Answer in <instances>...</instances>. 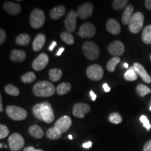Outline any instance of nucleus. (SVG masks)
Returning <instances> with one entry per match:
<instances>
[{
  "mask_svg": "<svg viewBox=\"0 0 151 151\" xmlns=\"http://www.w3.org/2000/svg\"><path fill=\"white\" fill-rule=\"evenodd\" d=\"M32 112L36 118L47 123H51L55 119L54 111L52 106L47 101L36 104L33 107Z\"/></svg>",
  "mask_w": 151,
  "mask_h": 151,
  "instance_id": "1",
  "label": "nucleus"
},
{
  "mask_svg": "<svg viewBox=\"0 0 151 151\" xmlns=\"http://www.w3.org/2000/svg\"><path fill=\"white\" fill-rule=\"evenodd\" d=\"M55 92V86L50 82L41 81L36 83L33 87V93L37 97H51Z\"/></svg>",
  "mask_w": 151,
  "mask_h": 151,
  "instance_id": "2",
  "label": "nucleus"
},
{
  "mask_svg": "<svg viewBox=\"0 0 151 151\" xmlns=\"http://www.w3.org/2000/svg\"><path fill=\"white\" fill-rule=\"evenodd\" d=\"M82 50L86 58L89 60H96L99 56V48L92 41H86L83 44Z\"/></svg>",
  "mask_w": 151,
  "mask_h": 151,
  "instance_id": "3",
  "label": "nucleus"
},
{
  "mask_svg": "<svg viewBox=\"0 0 151 151\" xmlns=\"http://www.w3.org/2000/svg\"><path fill=\"white\" fill-rule=\"evenodd\" d=\"M46 17L43 11L41 9H36L32 11L29 16V23L34 29L41 28L45 23Z\"/></svg>",
  "mask_w": 151,
  "mask_h": 151,
  "instance_id": "4",
  "label": "nucleus"
},
{
  "mask_svg": "<svg viewBox=\"0 0 151 151\" xmlns=\"http://www.w3.org/2000/svg\"><path fill=\"white\" fill-rule=\"evenodd\" d=\"M9 118L16 121H21L27 118V113L24 109L16 106H9L6 109Z\"/></svg>",
  "mask_w": 151,
  "mask_h": 151,
  "instance_id": "5",
  "label": "nucleus"
},
{
  "mask_svg": "<svg viewBox=\"0 0 151 151\" xmlns=\"http://www.w3.org/2000/svg\"><path fill=\"white\" fill-rule=\"evenodd\" d=\"M143 22H144V16L142 13L137 12L134 14L128 24L129 31L133 34L139 33L143 28Z\"/></svg>",
  "mask_w": 151,
  "mask_h": 151,
  "instance_id": "6",
  "label": "nucleus"
},
{
  "mask_svg": "<svg viewBox=\"0 0 151 151\" xmlns=\"http://www.w3.org/2000/svg\"><path fill=\"white\" fill-rule=\"evenodd\" d=\"M9 146L11 151H20L24 147V140L22 135L14 133L9 138Z\"/></svg>",
  "mask_w": 151,
  "mask_h": 151,
  "instance_id": "7",
  "label": "nucleus"
},
{
  "mask_svg": "<svg viewBox=\"0 0 151 151\" xmlns=\"http://www.w3.org/2000/svg\"><path fill=\"white\" fill-rule=\"evenodd\" d=\"M86 74L90 80L99 81L104 76V69L99 65H92L87 69Z\"/></svg>",
  "mask_w": 151,
  "mask_h": 151,
  "instance_id": "8",
  "label": "nucleus"
},
{
  "mask_svg": "<svg viewBox=\"0 0 151 151\" xmlns=\"http://www.w3.org/2000/svg\"><path fill=\"white\" fill-rule=\"evenodd\" d=\"M96 27L90 22L83 24L79 28L78 35L81 38H91L96 35Z\"/></svg>",
  "mask_w": 151,
  "mask_h": 151,
  "instance_id": "9",
  "label": "nucleus"
},
{
  "mask_svg": "<svg viewBox=\"0 0 151 151\" xmlns=\"http://www.w3.org/2000/svg\"><path fill=\"white\" fill-rule=\"evenodd\" d=\"M78 14L74 11H70L66 16L65 20V25L68 32H73L76 27V20Z\"/></svg>",
  "mask_w": 151,
  "mask_h": 151,
  "instance_id": "10",
  "label": "nucleus"
},
{
  "mask_svg": "<svg viewBox=\"0 0 151 151\" xmlns=\"http://www.w3.org/2000/svg\"><path fill=\"white\" fill-rule=\"evenodd\" d=\"M49 58L48 55L44 53H41L32 62V68L35 71H41L44 69L48 64Z\"/></svg>",
  "mask_w": 151,
  "mask_h": 151,
  "instance_id": "11",
  "label": "nucleus"
},
{
  "mask_svg": "<svg viewBox=\"0 0 151 151\" xmlns=\"http://www.w3.org/2000/svg\"><path fill=\"white\" fill-rule=\"evenodd\" d=\"M90 111V106L85 103H77L73 107V115L78 118H83Z\"/></svg>",
  "mask_w": 151,
  "mask_h": 151,
  "instance_id": "12",
  "label": "nucleus"
},
{
  "mask_svg": "<svg viewBox=\"0 0 151 151\" xmlns=\"http://www.w3.org/2000/svg\"><path fill=\"white\" fill-rule=\"evenodd\" d=\"M71 123H72V120H71L70 117L65 116L60 118L55 123L54 127L59 130L62 134H63L69 130L71 125Z\"/></svg>",
  "mask_w": 151,
  "mask_h": 151,
  "instance_id": "13",
  "label": "nucleus"
},
{
  "mask_svg": "<svg viewBox=\"0 0 151 151\" xmlns=\"http://www.w3.org/2000/svg\"><path fill=\"white\" fill-rule=\"evenodd\" d=\"M76 13L78 16L83 20L90 18L93 13V6L90 3H85L78 7Z\"/></svg>",
  "mask_w": 151,
  "mask_h": 151,
  "instance_id": "14",
  "label": "nucleus"
},
{
  "mask_svg": "<svg viewBox=\"0 0 151 151\" xmlns=\"http://www.w3.org/2000/svg\"><path fill=\"white\" fill-rule=\"evenodd\" d=\"M108 50L111 55L115 57H118L124 53V46L120 41H115L109 44Z\"/></svg>",
  "mask_w": 151,
  "mask_h": 151,
  "instance_id": "15",
  "label": "nucleus"
},
{
  "mask_svg": "<svg viewBox=\"0 0 151 151\" xmlns=\"http://www.w3.org/2000/svg\"><path fill=\"white\" fill-rule=\"evenodd\" d=\"M106 29L107 31L109 33L112 34V35H117L120 32L121 27H120V24L115 19L111 18L107 20L106 22Z\"/></svg>",
  "mask_w": 151,
  "mask_h": 151,
  "instance_id": "16",
  "label": "nucleus"
},
{
  "mask_svg": "<svg viewBox=\"0 0 151 151\" xmlns=\"http://www.w3.org/2000/svg\"><path fill=\"white\" fill-rule=\"evenodd\" d=\"M4 9L9 14L14 15V16L19 14L21 11V6L20 4L11 2V1H6L4 4Z\"/></svg>",
  "mask_w": 151,
  "mask_h": 151,
  "instance_id": "17",
  "label": "nucleus"
},
{
  "mask_svg": "<svg viewBox=\"0 0 151 151\" xmlns=\"http://www.w3.org/2000/svg\"><path fill=\"white\" fill-rule=\"evenodd\" d=\"M133 67L134 68V69L137 71V73L141 76V78L143 79L144 82L147 83H151V78L150 76L147 72L145 68L143 67L141 64L137 63V62H135L134 64Z\"/></svg>",
  "mask_w": 151,
  "mask_h": 151,
  "instance_id": "18",
  "label": "nucleus"
},
{
  "mask_svg": "<svg viewBox=\"0 0 151 151\" xmlns=\"http://www.w3.org/2000/svg\"><path fill=\"white\" fill-rule=\"evenodd\" d=\"M66 12V9L64 6L59 5L57 6L54 7L53 9L50 11V18L52 19V20H58V19L62 18L64 15L65 14Z\"/></svg>",
  "mask_w": 151,
  "mask_h": 151,
  "instance_id": "19",
  "label": "nucleus"
},
{
  "mask_svg": "<svg viewBox=\"0 0 151 151\" xmlns=\"http://www.w3.org/2000/svg\"><path fill=\"white\" fill-rule=\"evenodd\" d=\"M46 42V36L43 34L38 35L32 43V48L35 51L37 52L41 50Z\"/></svg>",
  "mask_w": 151,
  "mask_h": 151,
  "instance_id": "20",
  "label": "nucleus"
},
{
  "mask_svg": "<svg viewBox=\"0 0 151 151\" xmlns=\"http://www.w3.org/2000/svg\"><path fill=\"white\" fill-rule=\"evenodd\" d=\"M133 11H134V6L132 4L128 5L126 9H124L123 14L122 16V22L125 25L129 24L130 20L133 16Z\"/></svg>",
  "mask_w": 151,
  "mask_h": 151,
  "instance_id": "21",
  "label": "nucleus"
},
{
  "mask_svg": "<svg viewBox=\"0 0 151 151\" xmlns=\"http://www.w3.org/2000/svg\"><path fill=\"white\" fill-rule=\"evenodd\" d=\"M10 58L11 60L14 62H22L25 60L26 53L24 50L14 49V50H13L11 52Z\"/></svg>",
  "mask_w": 151,
  "mask_h": 151,
  "instance_id": "22",
  "label": "nucleus"
},
{
  "mask_svg": "<svg viewBox=\"0 0 151 151\" xmlns=\"http://www.w3.org/2000/svg\"><path fill=\"white\" fill-rule=\"evenodd\" d=\"M29 133L30 134V135L32 136L36 139H41L44 135V132H43L42 128L37 125V124L30 126V127L29 128Z\"/></svg>",
  "mask_w": 151,
  "mask_h": 151,
  "instance_id": "23",
  "label": "nucleus"
},
{
  "mask_svg": "<svg viewBox=\"0 0 151 151\" xmlns=\"http://www.w3.org/2000/svg\"><path fill=\"white\" fill-rule=\"evenodd\" d=\"M46 137L48 138L49 139H51V140H57V139H60L61 137L62 134L58 130L57 128L55 127H50L47 130L46 133Z\"/></svg>",
  "mask_w": 151,
  "mask_h": 151,
  "instance_id": "24",
  "label": "nucleus"
},
{
  "mask_svg": "<svg viewBox=\"0 0 151 151\" xmlns=\"http://www.w3.org/2000/svg\"><path fill=\"white\" fill-rule=\"evenodd\" d=\"M71 89V85L69 83L63 82L61 84L57 87L56 92L59 95H63V94H67Z\"/></svg>",
  "mask_w": 151,
  "mask_h": 151,
  "instance_id": "25",
  "label": "nucleus"
},
{
  "mask_svg": "<svg viewBox=\"0 0 151 151\" xmlns=\"http://www.w3.org/2000/svg\"><path fill=\"white\" fill-rule=\"evenodd\" d=\"M30 37L27 34H21L18 35L16 39V42L19 46H25L29 43Z\"/></svg>",
  "mask_w": 151,
  "mask_h": 151,
  "instance_id": "26",
  "label": "nucleus"
},
{
  "mask_svg": "<svg viewBox=\"0 0 151 151\" xmlns=\"http://www.w3.org/2000/svg\"><path fill=\"white\" fill-rule=\"evenodd\" d=\"M62 71L61 69H51L49 71V78L50 80L53 82H57L62 78Z\"/></svg>",
  "mask_w": 151,
  "mask_h": 151,
  "instance_id": "27",
  "label": "nucleus"
},
{
  "mask_svg": "<svg viewBox=\"0 0 151 151\" xmlns=\"http://www.w3.org/2000/svg\"><path fill=\"white\" fill-rule=\"evenodd\" d=\"M142 40L146 44H151V24L146 26L143 30Z\"/></svg>",
  "mask_w": 151,
  "mask_h": 151,
  "instance_id": "28",
  "label": "nucleus"
},
{
  "mask_svg": "<svg viewBox=\"0 0 151 151\" xmlns=\"http://www.w3.org/2000/svg\"><path fill=\"white\" fill-rule=\"evenodd\" d=\"M120 58L119 57H113L107 63V70L110 71V72H113L116 69V66L118 65V63H120Z\"/></svg>",
  "mask_w": 151,
  "mask_h": 151,
  "instance_id": "29",
  "label": "nucleus"
},
{
  "mask_svg": "<svg viewBox=\"0 0 151 151\" xmlns=\"http://www.w3.org/2000/svg\"><path fill=\"white\" fill-rule=\"evenodd\" d=\"M124 78L128 81H133L137 80L138 76H137V71H136V70L134 69V68L133 67L129 68V69H128L125 73H124Z\"/></svg>",
  "mask_w": 151,
  "mask_h": 151,
  "instance_id": "30",
  "label": "nucleus"
},
{
  "mask_svg": "<svg viewBox=\"0 0 151 151\" xmlns=\"http://www.w3.org/2000/svg\"><path fill=\"white\" fill-rule=\"evenodd\" d=\"M61 39L64 42L67 43L68 45H72L74 43V38L71 33L68 32H64L60 35Z\"/></svg>",
  "mask_w": 151,
  "mask_h": 151,
  "instance_id": "31",
  "label": "nucleus"
},
{
  "mask_svg": "<svg viewBox=\"0 0 151 151\" xmlns=\"http://www.w3.org/2000/svg\"><path fill=\"white\" fill-rule=\"evenodd\" d=\"M137 92L140 97H145L146 94L150 93L151 90L144 85L139 84L137 87Z\"/></svg>",
  "mask_w": 151,
  "mask_h": 151,
  "instance_id": "32",
  "label": "nucleus"
},
{
  "mask_svg": "<svg viewBox=\"0 0 151 151\" xmlns=\"http://www.w3.org/2000/svg\"><path fill=\"white\" fill-rule=\"evenodd\" d=\"M4 90L5 92L8 94H9V95L16 97V96H18L19 94H20V91H19L18 88H17L16 87H15L11 84H9L7 86H6Z\"/></svg>",
  "mask_w": 151,
  "mask_h": 151,
  "instance_id": "33",
  "label": "nucleus"
},
{
  "mask_svg": "<svg viewBox=\"0 0 151 151\" xmlns=\"http://www.w3.org/2000/svg\"><path fill=\"white\" fill-rule=\"evenodd\" d=\"M36 79L35 73L32 71H29V72L26 73L25 74L22 76L21 81L24 83H32Z\"/></svg>",
  "mask_w": 151,
  "mask_h": 151,
  "instance_id": "34",
  "label": "nucleus"
},
{
  "mask_svg": "<svg viewBox=\"0 0 151 151\" xmlns=\"http://www.w3.org/2000/svg\"><path fill=\"white\" fill-rule=\"evenodd\" d=\"M109 120L111 123L120 124L122 121V118L121 115L118 113H112L109 115Z\"/></svg>",
  "mask_w": 151,
  "mask_h": 151,
  "instance_id": "35",
  "label": "nucleus"
},
{
  "mask_svg": "<svg viewBox=\"0 0 151 151\" xmlns=\"http://www.w3.org/2000/svg\"><path fill=\"white\" fill-rule=\"evenodd\" d=\"M127 0H115L113 1L112 6L115 10H121L127 4Z\"/></svg>",
  "mask_w": 151,
  "mask_h": 151,
  "instance_id": "36",
  "label": "nucleus"
},
{
  "mask_svg": "<svg viewBox=\"0 0 151 151\" xmlns=\"http://www.w3.org/2000/svg\"><path fill=\"white\" fill-rule=\"evenodd\" d=\"M9 129L4 124H0V139H4L9 135Z\"/></svg>",
  "mask_w": 151,
  "mask_h": 151,
  "instance_id": "37",
  "label": "nucleus"
},
{
  "mask_svg": "<svg viewBox=\"0 0 151 151\" xmlns=\"http://www.w3.org/2000/svg\"><path fill=\"white\" fill-rule=\"evenodd\" d=\"M140 121L143 124V127H146L147 131H150V129H151V124H150V121H149L148 118L144 115H143L140 117Z\"/></svg>",
  "mask_w": 151,
  "mask_h": 151,
  "instance_id": "38",
  "label": "nucleus"
},
{
  "mask_svg": "<svg viewBox=\"0 0 151 151\" xmlns=\"http://www.w3.org/2000/svg\"><path fill=\"white\" fill-rule=\"evenodd\" d=\"M6 35L4 30L1 29H0V44H3L6 40Z\"/></svg>",
  "mask_w": 151,
  "mask_h": 151,
  "instance_id": "39",
  "label": "nucleus"
},
{
  "mask_svg": "<svg viewBox=\"0 0 151 151\" xmlns=\"http://www.w3.org/2000/svg\"><path fill=\"white\" fill-rule=\"evenodd\" d=\"M143 151H151V139L145 143L143 146Z\"/></svg>",
  "mask_w": 151,
  "mask_h": 151,
  "instance_id": "40",
  "label": "nucleus"
},
{
  "mask_svg": "<svg viewBox=\"0 0 151 151\" xmlns=\"http://www.w3.org/2000/svg\"><path fill=\"white\" fill-rule=\"evenodd\" d=\"M23 151H43V150H41V149H35L34 147L29 146V147H26L25 148H24Z\"/></svg>",
  "mask_w": 151,
  "mask_h": 151,
  "instance_id": "41",
  "label": "nucleus"
},
{
  "mask_svg": "<svg viewBox=\"0 0 151 151\" xmlns=\"http://www.w3.org/2000/svg\"><path fill=\"white\" fill-rule=\"evenodd\" d=\"M145 6L149 11H151V0H146L144 1Z\"/></svg>",
  "mask_w": 151,
  "mask_h": 151,
  "instance_id": "42",
  "label": "nucleus"
},
{
  "mask_svg": "<svg viewBox=\"0 0 151 151\" xmlns=\"http://www.w3.org/2000/svg\"><path fill=\"white\" fill-rule=\"evenodd\" d=\"M92 145V143L91 141H88V142H86L84 143L83 144V147L84 148H86V149H89L91 148Z\"/></svg>",
  "mask_w": 151,
  "mask_h": 151,
  "instance_id": "43",
  "label": "nucleus"
},
{
  "mask_svg": "<svg viewBox=\"0 0 151 151\" xmlns=\"http://www.w3.org/2000/svg\"><path fill=\"white\" fill-rule=\"evenodd\" d=\"M103 88H104V91H105L106 92H109L111 90L110 87H109V86H108V84H107V83H104V85H103Z\"/></svg>",
  "mask_w": 151,
  "mask_h": 151,
  "instance_id": "44",
  "label": "nucleus"
},
{
  "mask_svg": "<svg viewBox=\"0 0 151 151\" xmlns=\"http://www.w3.org/2000/svg\"><path fill=\"white\" fill-rule=\"evenodd\" d=\"M90 97H91V99L92 101H95L96 100V98H97V96H96V94H94V92L91 90V91L90 92Z\"/></svg>",
  "mask_w": 151,
  "mask_h": 151,
  "instance_id": "45",
  "label": "nucleus"
},
{
  "mask_svg": "<svg viewBox=\"0 0 151 151\" xmlns=\"http://www.w3.org/2000/svg\"><path fill=\"white\" fill-rule=\"evenodd\" d=\"M56 46H57V42L56 41H53V42L52 43V44L50 46V47H49V50H50V51H52V50H53L54 48Z\"/></svg>",
  "mask_w": 151,
  "mask_h": 151,
  "instance_id": "46",
  "label": "nucleus"
},
{
  "mask_svg": "<svg viewBox=\"0 0 151 151\" xmlns=\"http://www.w3.org/2000/svg\"><path fill=\"white\" fill-rule=\"evenodd\" d=\"M64 50H65V48H63V47H62V48H60V50L58 51V52H57V53H56V55H57V56H60V55H62V52H63Z\"/></svg>",
  "mask_w": 151,
  "mask_h": 151,
  "instance_id": "47",
  "label": "nucleus"
},
{
  "mask_svg": "<svg viewBox=\"0 0 151 151\" xmlns=\"http://www.w3.org/2000/svg\"><path fill=\"white\" fill-rule=\"evenodd\" d=\"M3 111V106H2V97L0 95V112Z\"/></svg>",
  "mask_w": 151,
  "mask_h": 151,
  "instance_id": "48",
  "label": "nucleus"
},
{
  "mask_svg": "<svg viewBox=\"0 0 151 151\" xmlns=\"http://www.w3.org/2000/svg\"><path fill=\"white\" fill-rule=\"evenodd\" d=\"M129 67V65H128L127 63H124V68H128Z\"/></svg>",
  "mask_w": 151,
  "mask_h": 151,
  "instance_id": "49",
  "label": "nucleus"
},
{
  "mask_svg": "<svg viewBox=\"0 0 151 151\" xmlns=\"http://www.w3.org/2000/svg\"><path fill=\"white\" fill-rule=\"evenodd\" d=\"M69 139H73L72 135H69Z\"/></svg>",
  "mask_w": 151,
  "mask_h": 151,
  "instance_id": "50",
  "label": "nucleus"
},
{
  "mask_svg": "<svg viewBox=\"0 0 151 151\" xmlns=\"http://www.w3.org/2000/svg\"><path fill=\"white\" fill-rule=\"evenodd\" d=\"M0 146H1V148H2V146H3L2 143H1V144H0Z\"/></svg>",
  "mask_w": 151,
  "mask_h": 151,
  "instance_id": "51",
  "label": "nucleus"
},
{
  "mask_svg": "<svg viewBox=\"0 0 151 151\" xmlns=\"http://www.w3.org/2000/svg\"><path fill=\"white\" fill-rule=\"evenodd\" d=\"M150 110L151 111V105H150Z\"/></svg>",
  "mask_w": 151,
  "mask_h": 151,
  "instance_id": "52",
  "label": "nucleus"
},
{
  "mask_svg": "<svg viewBox=\"0 0 151 151\" xmlns=\"http://www.w3.org/2000/svg\"><path fill=\"white\" fill-rule=\"evenodd\" d=\"M150 60H151V56H150Z\"/></svg>",
  "mask_w": 151,
  "mask_h": 151,
  "instance_id": "53",
  "label": "nucleus"
}]
</instances>
